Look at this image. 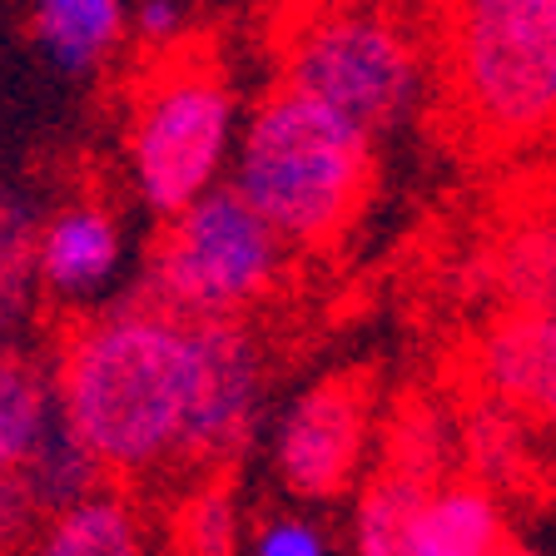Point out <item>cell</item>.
<instances>
[{
	"instance_id": "6da1fadb",
	"label": "cell",
	"mask_w": 556,
	"mask_h": 556,
	"mask_svg": "<svg viewBox=\"0 0 556 556\" xmlns=\"http://www.w3.org/2000/svg\"><path fill=\"white\" fill-rule=\"evenodd\" d=\"M70 428L115 477L189 467L199 382H204V318L164 303H125L75 328L55 363Z\"/></svg>"
},
{
	"instance_id": "7a4b0ae2",
	"label": "cell",
	"mask_w": 556,
	"mask_h": 556,
	"mask_svg": "<svg viewBox=\"0 0 556 556\" xmlns=\"http://www.w3.org/2000/svg\"><path fill=\"white\" fill-rule=\"evenodd\" d=\"M229 179L293 249H318L368 199L372 129L283 80L243 119Z\"/></svg>"
},
{
	"instance_id": "3957f363",
	"label": "cell",
	"mask_w": 556,
	"mask_h": 556,
	"mask_svg": "<svg viewBox=\"0 0 556 556\" xmlns=\"http://www.w3.org/2000/svg\"><path fill=\"white\" fill-rule=\"evenodd\" d=\"M239 129V104L224 70L189 50H164V60L135 90L125 129L139 204L160 219H174L179 208L224 185Z\"/></svg>"
},
{
	"instance_id": "277c9868",
	"label": "cell",
	"mask_w": 556,
	"mask_h": 556,
	"mask_svg": "<svg viewBox=\"0 0 556 556\" xmlns=\"http://www.w3.org/2000/svg\"><path fill=\"white\" fill-rule=\"evenodd\" d=\"M293 243L258 214L239 185H214L204 199L164 219L150 254V299L185 318H239L283 278Z\"/></svg>"
},
{
	"instance_id": "5b68a950",
	"label": "cell",
	"mask_w": 556,
	"mask_h": 556,
	"mask_svg": "<svg viewBox=\"0 0 556 556\" xmlns=\"http://www.w3.org/2000/svg\"><path fill=\"white\" fill-rule=\"evenodd\" d=\"M452 85L497 139L556 125V0H452Z\"/></svg>"
},
{
	"instance_id": "8992f818",
	"label": "cell",
	"mask_w": 556,
	"mask_h": 556,
	"mask_svg": "<svg viewBox=\"0 0 556 556\" xmlns=\"http://www.w3.org/2000/svg\"><path fill=\"white\" fill-rule=\"evenodd\" d=\"M283 80L378 135L417 104L422 70L413 40L388 11L363 0H333L293 25L283 46Z\"/></svg>"
},
{
	"instance_id": "52a82bcc",
	"label": "cell",
	"mask_w": 556,
	"mask_h": 556,
	"mask_svg": "<svg viewBox=\"0 0 556 556\" xmlns=\"http://www.w3.org/2000/svg\"><path fill=\"white\" fill-rule=\"evenodd\" d=\"M368 447V403L348 378H328L293 397L274 428V472L293 497L328 502L358 477Z\"/></svg>"
},
{
	"instance_id": "ba28073f",
	"label": "cell",
	"mask_w": 556,
	"mask_h": 556,
	"mask_svg": "<svg viewBox=\"0 0 556 556\" xmlns=\"http://www.w3.org/2000/svg\"><path fill=\"white\" fill-rule=\"evenodd\" d=\"M125 258V229L115 208L104 204H65L46 219V229L30 243V264L40 289L60 303L100 299L119 274Z\"/></svg>"
},
{
	"instance_id": "9c48e42d",
	"label": "cell",
	"mask_w": 556,
	"mask_h": 556,
	"mask_svg": "<svg viewBox=\"0 0 556 556\" xmlns=\"http://www.w3.org/2000/svg\"><path fill=\"white\" fill-rule=\"evenodd\" d=\"M482 372L502 397L536 413H556V313L527 308L482 348Z\"/></svg>"
},
{
	"instance_id": "30bf717a",
	"label": "cell",
	"mask_w": 556,
	"mask_h": 556,
	"mask_svg": "<svg viewBox=\"0 0 556 556\" xmlns=\"http://www.w3.org/2000/svg\"><path fill=\"white\" fill-rule=\"evenodd\" d=\"M129 30V0H35L30 35L65 75H90L119 50Z\"/></svg>"
},
{
	"instance_id": "8fae6325",
	"label": "cell",
	"mask_w": 556,
	"mask_h": 556,
	"mask_svg": "<svg viewBox=\"0 0 556 556\" xmlns=\"http://www.w3.org/2000/svg\"><path fill=\"white\" fill-rule=\"evenodd\" d=\"M25 556H150V546H144V527L125 497L90 492V497L50 511L46 527L30 536Z\"/></svg>"
},
{
	"instance_id": "7c38bea8",
	"label": "cell",
	"mask_w": 556,
	"mask_h": 556,
	"mask_svg": "<svg viewBox=\"0 0 556 556\" xmlns=\"http://www.w3.org/2000/svg\"><path fill=\"white\" fill-rule=\"evenodd\" d=\"M432 497L428 467L417 463H397L382 467L368 482V492L358 497L353 511V552L358 556H413V536L422 507Z\"/></svg>"
},
{
	"instance_id": "4fadbf2b",
	"label": "cell",
	"mask_w": 556,
	"mask_h": 556,
	"mask_svg": "<svg viewBox=\"0 0 556 556\" xmlns=\"http://www.w3.org/2000/svg\"><path fill=\"white\" fill-rule=\"evenodd\" d=\"M507 527L482 486H432L413 536V556H502Z\"/></svg>"
},
{
	"instance_id": "5bb4252c",
	"label": "cell",
	"mask_w": 556,
	"mask_h": 556,
	"mask_svg": "<svg viewBox=\"0 0 556 556\" xmlns=\"http://www.w3.org/2000/svg\"><path fill=\"white\" fill-rule=\"evenodd\" d=\"M65 422V403H60V378L46 368H25V363H5L0 372V457L5 472L21 467L50 432Z\"/></svg>"
},
{
	"instance_id": "9a60e30c",
	"label": "cell",
	"mask_w": 556,
	"mask_h": 556,
	"mask_svg": "<svg viewBox=\"0 0 556 556\" xmlns=\"http://www.w3.org/2000/svg\"><path fill=\"white\" fill-rule=\"evenodd\" d=\"M174 552L179 556H239V507L219 482L199 486L174 511Z\"/></svg>"
},
{
	"instance_id": "2e32d148",
	"label": "cell",
	"mask_w": 556,
	"mask_h": 556,
	"mask_svg": "<svg viewBox=\"0 0 556 556\" xmlns=\"http://www.w3.org/2000/svg\"><path fill=\"white\" fill-rule=\"evenodd\" d=\"M507 289L517 293L527 308H552L556 303V233L532 229L507 249Z\"/></svg>"
},
{
	"instance_id": "e0dca14e",
	"label": "cell",
	"mask_w": 556,
	"mask_h": 556,
	"mask_svg": "<svg viewBox=\"0 0 556 556\" xmlns=\"http://www.w3.org/2000/svg\"><path fill=\"white\" fill-rule=\"evenodd\" d=\"M243 556H328V536L318 532V521L283 511V517L258 521Z\"/></svg>"
},
{
	"instance_id": "ac0fdd59",
	"label": "cell",
	"mask_w": 556,
	"mask_h": 556,
	"mask_svg": "<svg viewBox=\"0 0 556 556\" xmlns=\"http://www.w3.org/2000/svg\"><path fill=\"white\" fill-rule=\"evenodd\" d=\"M185 11H189L185 0H135L129 5V30L150 50H174L185 40V25H189Z\"/></svg>"
},
{
	"instance_id": "d6986e66",
	"label": "cell",
	"mask_w": 556,
	"mask_h": 556,
	"mask_svg": "<svg viewBox=\"0 0 556 556\" xmlns=\"http://www.w3.org/2000/svg\"><path fill=\"white\" fill-rule=\"evenodd\" d=\"M502 556H527V552H517V546H507V552H502Z\"/></svg>"
}]
</instances>
